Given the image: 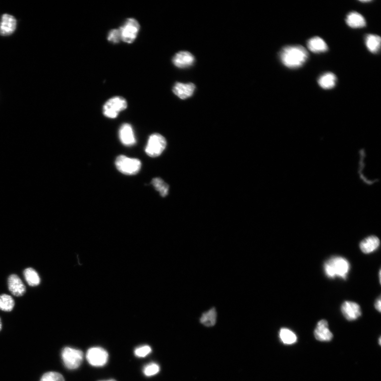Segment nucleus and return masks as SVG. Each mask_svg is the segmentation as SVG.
<instances>
[{
  "instance_id": "f257e3e1",
  "label": "nucleus",
  "mask_w": 381,
  "mask_h": 381,
  "mask_svg": "<svg viewBox=\"0 0 381 381\" xmlns=\"http://www.w3.org/2000/svg\"><path fill=\"white\" fill-rule=\"evenodd\" d=\"M279 58L286 67L297 68L305 64L308 58V53L302 46H288L279 53Z\"/></svg>"
},
{
  "instance_id": "f03ea898",
  "label": "nucleus",
  "mask_w": 381,
  "mask_h": 381,
  "mask_svg": "<svg viewBox=\"0 0 381 381\" xmlns=\"http://www.w3.org/2000/svg\"><path fill=\"white\" fill-rule=\"evenodd\" d=\"M324 269L326 275L329 278L338 277L346 279L350 270V264L345 258L335 256L326 261Z\"/></svg>"
},
{
  "instance_id": "7ed1b4c3",
  "label": "nucleus",
  "mask_w": 381,
  "mask_h": 381,
  "mask_svg": "<svg viewBox=\"0 0 381 381\" xmlns=\"http://www.w3.org/2000/svg\"><path fill=\"white\" fill-rule=\"evenodd\" d=\"M115 164L120 172L127 175L137 174L142 167L141 161L129 158L124 155H120L116 158Z\"/></svg>"
},
{
  "instance_id": "20e7f679",
  "label": "nucleus",
  "mask_w": 381,
  "mask_h": 381,
  "mask_svg": "<svg viewBox=\"0 0 381 381\" xmlns=\"http://www.w3.org/2000/svg\"><path fill=\"white\" fill-rule=\"evenodd\" d=\"M128 106L127 101L121 97H114L109 99L103 107V113L106 117L115 119L119 114L126 110Z\"/></svg>"
},
{
  "instance_id": "39448f33",
  "label": "nucleus",
  "mask_w": 381,
  "mask_h": 381,
  "mask_svg": "<svg viewBox=\"0 0 381 381\" xmlns=\"http://www.w3.org/2000/svg\"><path fill=\"white\" fill-rule=\"evenodd\" d=\"M61 358L66 368L73 370L81 366L84 355L80 349L66 347L61 352Z\"/></svg>"
},
{
  "instance_id": "423d86ee",
  "label": "nucleus",
  "mask_w": 381,
  "mask_h": 381,
  "mask_svg": "<svg viewBox=\"0 0 381 381\" xmlns=\"http://www.w3.org/2000/svg\"><path fill=\"white\" fill-rule=\"evenodd\" d=\"M140 28L141 26L136 19H127L119 28L121 41L127 44L134 43L139 34Z\"/></svg>"
},
{
  "instance_id": "0eeeda50",
  "label": "nucleus",
  "mask_w": 381,
  "mask_h": 381,
  "mask_svg": "<svg viewBox=\"0 0 381 381\" xmlns=\"http://www.w3.org/2000/svg\"><path fill=\"white\" fill-rule=\"evenodd\" d=\"M167 143L166 139L159 134L152 135L148 141L145 152L151 158L160 156L165 150Z\"/></svg>"
},
{
  "instance_id": "6e6552de",
  "label": "nucleus",
  "mask_w": 381,
  "mask_h": 381,
  "mask_svg": "<svg viewBox=\"0 0 381 381\" xmlns=\"http://www.w3.org/2000/svg\"><path fill=\"white\" fill-rule=\"evenodd\" d=\"M86 359L92 367H104L109 360V354L105 349L100 347H93L88 349Z\"/></svg>"
},
{
  "instance_id": "1a4fd4ad",
  "label": "nucleus",
  "mask_w": 381,
  "mask_h": 381,
  "mask_svg": "<svg viewBox=\"0 0 381 381\" xmlns=\"http://www.w3.org/2000/svg\"><path fill=\"white\" fill-rule=\"evenodd\" d=\"M341 310L342 314L349 321H355L362 315L360 306L352 301H345L341 306Z\"/></svg>"
},
{
  "instance_id": "9d476101",
  "label": "nucleus",
  "mask_w": 381,
  "mask_h": 381,
  "mask_svg": "<svg viewBox=\"0 0 381 381\" xmlns=\"http://www.w3.org/2000/svg\"><path fill=\"white\" fill-rule=\"evenodd\" d=\"M7 285L9 290L15 297H22L26 293V286L16 274H11L9 276Z\"/></svg>"
},
{
  "instance_id": "9b49d317",
  "label": "nucleus",
  "mask_w": 381,
  "mask_h": 381,
  "mask_svg": "<svg viewBox=\"0 0 381 381\" xmlns=\"http://www.w3.org/2000/svg\"><path fill=\"white\" fill-rule=\"evenodd\" d=\"M119 138L122 144L126 146H132L136 143L133 127L129 123H124L119 129Z\"/></svg>"
},
{
  "instance_id": "f8f14e48",
  "label": "nucleus",
  "mask_w": 381,
  "mask_h": 381,
  "mask_svg": "<svg viewBox=\"0 0 381 381\" xmlns=\"http://www.w3.org/2000/svg\"><path fill=\"white\" fill-rule=\"evenodd\" d=\"M17 20L12 15L4 14L2 15L0 22V35L9 36L16 29Z\"/></svg>"
},
{
  "instance_id": "ddd939ff",
  "label": "nucleus",
  "mask_w": 381,
  "mask_h": 381,
  "mask_svg": "<svg viewBox=\"0 0 381 381\" xmlns=\"http://www.w3.org/2000/svg\"><path fill=\"white\" fill-rule=\"evenodd\" d=\"M172 60L176 67L184 68L192 66L195 61V58L190 52L183 51L175 54Z\"/></svg>"
},
{
  "instance_id": "4468645a",
  "label": "nucleus",
  "mask_w": 381,
  "mask_h": 381,
  "mask_svg": "<svg viewBox=\"0 0 381 381\" xmlns=\"http://www.w3.org/2000/svg\"><path fill=\"white\" fill-rule=\"evenodd\" d=\"M314 335L319 341H330L332 339L333 335L328 328V322L325 320L319 322L314 331Z\"/></svg>"
},
{
  "instance_id": "2eb2a0df",
  "label": "nucleus",
  "mask_w": 381,
  "mask_h": 381,
  "mask_svg": "<svg viewBox=\"0 0 381 381\" xmlns=\"http://www.w3.org/2000/svg\"><path fill=\"white\" fill-rule=\"evenodd\" d=\"M196 87L193 83L177 82L173 87V91L178 98L184 100L191 97L195 91Z\"/></svg>"
},
{
  "instance_id": "dca6fc26",
  "label": "nucleus",
  "mask_w": 381,
  "mask_h": 381,
  "mask_svg": "<svg viewBox=\"0 0 381 381\" xmlns=\"http://www.w3.org/2000/svg\"><path fill=\"white\" fill-rule=\"evenodd\" d=\"M380 244V241L379 238L375 236H371L363 240L360 243V247L363 253L370 254L376 251Z\"/></svg>"
},
{
  "instance_id": "f3484780",
  "label": "nucleus",
  "mask_w": 381,
  "mask_h": 381,
  "mask_svg": "<svg viewBox=\"0 0 381 381\" xmlns=\"http://www.w3.org/2000/svg\"><path fill=\"white\" fill-rule=\"evenodd\" d=\"M346 21L348 26L352 28H361L366 26V21L363 15L357 12H350Z\"/></svg>"
},
{
  "instance_id": "a211bd4d",
  "label": "nucleus",
  "mask_w": 381,
  "mask_h": 381,
  "mask_svg": "<svg viewBox=\"0 0 381 381\" xmlns=\"http://www.w3.org/2000/svg\"><path fill=\"white\" fill-rule=\"evenodd\" d=\"M309 50L314 53H324L328 50V46L322 38L315 37L311 38L307 44Z\"/></svg>"
},
{
  "instance_id": "6ab92c4d",
  "label": "nucleus",
  "mask_w": 381,
  "mask_h": 381,
  "mask_svg": "<svg viewBox=\"0 0 381 381\" xmlns=\"http://www.w3.org/2000/svg\"><path fill=\"white\" fill-rule=\"evenodd\" d=\"M336 76L331 72L326 73L319 78L318 82L320 86L326 90L331 89L335 86Z\"/></svg>"
},
{
  "instance_id": "aec40b11",
  "label": "nucleus",
  "mask_w": 381,
  "mask_h": 381,
  "mask_svg": "<svg viewBox=\"0 0 381 381\" xmlns=\"http://www.w3.org/2000/svg\"><path fill=\"white\" fill-rule=\"evenodd\" d=\"M279 337L284 344L292 345L297 341L296 334L288 328H283L279 330Z\"/></svg>"
},
{
  "instance_id": "412c9836",
  "label": "nucleus",
  "mask_w": 381,
  "mask_h": 381,
  "mask_svg": "<svg viewBox=\"0 0 381 381\" xmlns=\"http://www.w3.org/2000/svg\"><path fill=\"white\" fill-rule=\"evenodd\" d=\"M26 280L29 285L31 286H37L41 283V278L39 276L37 271L32 268H27L23 271Z\"/></svg>"
},
{
  "instance_id": "4be33fe9",
  "label": "nucleus",
  "mask_w": 381,
  "mask_h": 381,
  "mask_svg": "<svg viewBox=\"0 0 381 381\" xmlns=\"http://www.w3.org/2000/svg\"><path fill=\"white\" fill-rule=\"evenodd\" d=\"M367 48L372 53H377L381 46V37L376 35H368L365 38Z\"/></svg>"
},
{
  "instance_id": "5701e85b",
  "label": "nucleus",
  "mask_w": 381,
  "mask_h": 381,
  "mask_svg": "<svg viewBox=\"0 0 381 381\" xmlns=\"http://www.w3.org/2000/svg\"><path fill=\"white\" fill-rule=\"evenodd\" d=\"M200 321L202 324L206 327H213L215 326L217 321L216 310L215 308H212L202 314Z\"/></svg>"
},
{
  "instance_id": "b1692460",
  "label": "nucleus",
  "mask_w": 381,
  "mask_h": 381,
  "mask_svg": "<svg viewBox=\"0 0 381 381\" xmlns=\"http://www.w3.org/2000/svg\"><path fill=\"white\" fill-rule=\"evenodd\" d=\"M15 302L9 295L2 294L0 295V310L6 312H10L13 309Z\"/></svg>"
},
{
  "instance_id": "393cba45",
  "label": "nucleus",
  "mask_w": 381,
  "mask_h": 381,
  "mask_svg": "<svg viewBox=\"0 0 381 381\" xmlns=\"http://www.w3.org/2000/svg\"><path fill=\"white\" fill-rule=\"evenodd\" d=\"M152 183L155 189L159 192L162 197H165L168 195L169 186L161 178L159 177L154 178Z\"/></svg>"
},
{
  "instance_id": "a878e982",
  "label": "nucleus",
  "mask_w": 381,
  "mask_h": 381,
  "mask_svg": "<svg viewBox=\"0 0 381 381\" xmlns=\"http://www.w3.org/2000/svg\"><path fill=\"white\" fill-rule=\"evenodd\" d=\"M160 371V367L156 363H150L145 365L143 369L144 375L147 377L157 375Z\"/></svg>"
},
{
  "instance_id": "bb28decb",
  "label": "nucleus",
  "mask_w": 381,
  "mask_h": 381,
  "mask_svg": "<svg viewBox=\"0 0 381 381\" xmlns=\"http://www.w3.org/2000/svg\"><path fill=\"white\" fill-rule=\"evenodd\" d=\"M152 352V349L149 345H145L137 347L134 351L135 355L139 358H144L149 355Z\"/></svg>"
},
{
  "instance_id": "cd10ccee",
  "label": "nucleus",
  "mask_w": 381,
  "mask_h": 381,
  "mask_svg": "<svg viewBox=\"0 0 381 381\" xmlns=\"http://www.w3.org/2000/svg\"><path fill=\"white\" fill-rule=\"evenodd\" d=\"M41 381H65L64 378L60 373L51 372L45 373Z\"/></svg>"
},
{
  "instance_id": "c85d7f7f",
  "label": "nucleus",
  "mask_w": 381,
  "mask_h": 381,
  "mask_svg": "<svg viewBox=\"0 0 381 381\" xmlns=\"http://www.w3.org/2000/svg\"><path fill=\"white\" fill-rule=\"evenodd\" d=\"M107 39L108 41L113 44H118L121 41L119 29H114L108 33Z\"/></svg>"
},
{
  "instance_id": "c756f323",
  "label": "nucleus",
  "mask_w": 381,
  "mask_h": 381,
  "mask_svg": "<svg viewBox=\"0 0 381 381\" xmlns=\"http://www.w3.org/2000/svg\"><path fill=\"white\" fill-rule=\"evenodd\" d=\"M381 298L380 297L379 298V299H377V300L376 302L375 303V307L376 309L379 311V312H381Z\"/></svg>"
},
{
  "instance_id": "7c9ffc66",
  "label": "nucleus",
  "mask_w": 381,
  "mask_h": 381,
  "mask_svg": "<svg viewBox=\"0 0 381 381\" xmlns=\"http://www.w3.org/2000/svg\"><path fill=\"white\" fill-rule=\"evenodd\" d=\"M2 324L1 318H0V331H1L2 329Z\"/></svg>"
},
{
  "instance_id": "2f4dec72",
  "label": "nucleus",
  "mask_w": 381,
  "mask_h": 381,
  "mask_svg": "<svg viewBox=\"0 0 381 381\" xmlns=\"http://www.w3.org/2000/svg\"><path fill=\"white\" fill-rule=\"evenodd\" d=\"M116 381L114 380H103V381Z\"/></svg>"
},
{
  "instance_id": "473e14b6",
  "label": "nucleus",
  "mask_w": 381,
  "mask_h": 381,
  "mask_svg": "<svg viewBox=\"0 0 381 381\" xmlns=\"http://www.w3.org/2000/svg\"><path fill=\"white\" fill-rule=\"evenodd\" d=\"M370 1H361V2H363V3H364V2H370Z\"/></svg>"
},
{
  "instance_id": "72a5a7b5",
  "label": "nucleus",
  "mask_w": 381,
  "mask_h": 381,
  "mask_svg": "<svg viewBox=\"0 0 381 381\" xmlns=\"http://www.w3.org/2000/svg\"><path fill=\"white\" fill-rule=\"evenodd\" d=\"M379 344L381 345V338L379 339Z\"/></svg>"
}]
</instances>
